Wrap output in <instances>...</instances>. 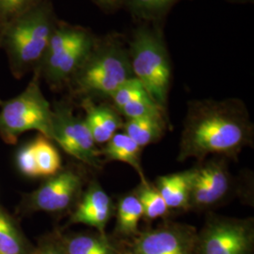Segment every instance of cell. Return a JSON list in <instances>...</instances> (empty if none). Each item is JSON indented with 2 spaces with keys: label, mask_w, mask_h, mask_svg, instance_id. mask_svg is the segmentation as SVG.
<instances>
[{
  "label": "cell",
  "mask_w": 254,
  "mask_h": 254,
  "mask_svg": "<svg viewBox=\"0 0 254 254\" xmlns=\"http://www.w3.org/2000/svg\"><path fill=\"white\" fill-rule=\"evenodd\" d=\"M66 254L64 253V251H62V250H60L59 248H57V247H54V246H48V247H46L44 250H43V252H42V254Z\"/></svg>",
  "instance_id": "cell-28"
},
{
  "label": "cell",
  "mask_w": 254,
  "mask_h": 254,
  "mask_svg": "<svg viewBox=\"0 0 254 254\" xmlns=\"http://www.w3.org/2000/svg\"><path fill=\"white\" fill-rule=\"evenodd\" d=\"M40 74L34 76L25 91L2 105L0 110V137L13 144L18 136L36 130L53 140V109L40 87Z\"/></svg>",
  "instance_id": "cell-6"
},
{
  "label": "cell",
  "mask_w": 254,
  "mask_h": 254,
  "mask_svg": "<svg viewBox=\"0 0 254 254\" xmlns=\"http://www.w3.org/2000/svg\"><path fill=\"white\" fill-rule=\"evenodd\" d=\"M82 178L73 170L61 171L50 176L30 197V206L34 210L49 213L68 208L81 190Z\"/></svg>",
  "instance_id": "cell-11"
},
{
  "label": "cell",
  "mask_w": 254,
  "mask_h": 254,
  "mask_svg": "<svg viewBox=\"0 0 254 254\" xmlns=\"http://www.w3.org/2000/svg\"><path fill=\"white\" fill-rule=\"evenodd\" d=\"M145 96L149 95L147 94L142 84L138 81L136 77H132L124 84H122L118 89L109 96V98L113 102L114 108L119 109L132 101L137 100Z\"/></svg>",
  "instance_id": "cell-23"
},
{
  "label": "cell",
  "mask_w": 254,
  "mask_h": 254,
  "mask_svg": "<svg viewBox=\"0 0 254 254\" xmlns=\"http://www.w3.org/2000/svg\"><path fill=\"white\" fill-rule=\"evenodd\" d=\"M192 171L157 177L154 185L170 209L188 210Z\"/></svg>",
  "instance_id": "cell-15"
},
{
  "label": "cell",
  "mask_w": 254,
  "mask_h": 254,
  "mask_svg": "<svg viewBox=\"0 0 254 254\" xmlns=\"http://www.w3.org/2000/svg\"><path fill=\"white\" fill-rule=\"evenodd\" d=\"M0 215H1V214H0Z\"/></svg>",
  "instance_id": "cell-29"
},
{
  "label": "cell",
  "mask_w": 254,
  "mask_h": 254,
  "mask_svg": "<svg viewBox=\"0 0 254 254\" xmlns=\"http://www.w3.org/2000/svg\"><path fill=\"white\" fill-rule=\"evenodd\" d=\"M81 107L85 111L84 121L96 144L107 143L119 129H123V119L114 107L95 104L91 98H83Z\"/></svg>",
  "instance_id": "cell-13"
},
{
  "label": "cell",
  "mask_w": 254,
  "mask_h": 254,
  "mask_svg": "<svg viewBox=\"0 0 254 254\" xmlns=\"http://www.w3.org/2000/svg\"><path fill=\"white\" fill-rule=\"evenodd\" d=\"M17 166L20 172L27 177H40L31 142L20 149L17 154Z\"/></svg>",
  "instance_id": "cell-26"
},
{
  "label": "cell",
  "mask_w": 254,
  "mask_h": 254,
  "mask_svg": "<svg viewBox=\"0 0 254 254\" xmlns=\"http://www.w3.org/2000/svg\"><path fill=\"white\" fill-rule=\"evenodd\" d=\"M134 77L129 52L117 41L95 43L69 82L73 91L84 95L110 96L119 87Z\"/></svg>",
  "instance_id": "cell-3"
},
{
  "label": "cell",
  "mask_w": 254,
  "mask_h": 254,
  "mask_svg": "<svg viewBox=\"0 0 254 254\" xmlns=\"http://www.w3.org/2000/svg\"><path fill=\"white\" fill-rule=\"evenodd\" d=\"M53 109V140L72 155L91 168L102 167L101 152L84 119L73 114V108L65 102L57 103Z\"/></svg>",
  "instance_id": "cell-8"
},
{
  "label": "cell",
  "mask_w": 254,
  "mask_h": 254,
  "mask_svg": "<svg viewBox=\"0 0 254 254\" xmlns=\"http://www.w3.org/2000/svg\"><path fill=\"white\" fill-rule=\"evenodd\" d=\"M143 218L142 206L134 193L121 198L116 209V233L124 237L137 236L138 224Z\"/></svg>",
  "instance_id": "cell-16"
},
{
  "label": "cell",
  "mask_w": 254,
  "mask_h": 254,
  "mask_svg": "<svg viewBox=\"0 0 254 254\" xmlns=\"http://www.w3.org/2000/svg\"><path fill=\"white\" fill-rule=\"evenodd\" d=\"M97 5L104 8H114L121 5L126 0H93Z\"/></svg>",
  "instance_id": "cell-27"
},
{
  "label": "cell",
  "mask_w": 254,
  "mask_h": 254,
  "mask_svg": "<svg viewBox=\"0 0 254 254\" xmlns=\"http://www.w3.org/2000/svg\"><path fill=\"white\" fill-rule=\"evenodd\" d=\"M124 133L130 136L140 148L153 144L163 136L165 119L144 118L127 120Z\"/></svg>",
  "instance_id": "cell-17"
},
{
  "label": "cell",
  "mask_w": 254,
  "mask_h": 254,
  "mask_svg": "<svg viewBox=\"0 0 254 254\" xmlns=\"http://www.w3.org/2000/svg\"><path fill=\"white\" fill-rule=\"evenodd\" d=\"M133 254H199L196 229L179 222H165L136 236Z\"/></svg>",
  "instance_id": "cell-10"
},
{
  "label": "cell",
  "mask_w": 254,
  "mask_h": 254,
  "mask_svg": "<svg viewBox=\"0 0 254 254\" xmlns=\"http://www.w3.org/2000/svg\"><path fill=\"white\" fill-rule=\"evenodd\" d=\"M188 210H207L222 202L233 187L226 158L213 157L191 169Z\"/></svg>",
  "instance_id": "cell-9"
},
{
  "label": "cell",
  "mask_w": 254,
  "mask_h": 254,
  "mask_svg": "<svg viewBox=\"0 0 254 254\" xmlns=\"http://www.w3.org/2000/svg\"><path fill=\"white\" fill-rule=\"evenodd\" d=\"M128 52L134 77L142 84L149 97L166 111L172 66L163 38L150 27H139Z\"/></svg>",
  "instance_id": "cell-4"
},
{
  "label": "cell",
  "mask_w": 254,
  "mask_h": 254,
  "mask_svg": "<svg viewBox=\"0 0 254 254\" xmlns=\"http://www.w3.org/2000/svg\"><path fill=\"white\" fill-rule=\"evenodd\" d=\"M40 177H50L62 171V159L51 140L39 135L31 141Z\"/></svg>",
  "instance_id": "cell-18"
},
{
  "label": "cell",
  "mask_w": 254,
  "mask_h": 254,
  "mask_svg": "<svg viewBox=\"0 0 254 254\" xmlns=\"http://www.w3.org/2000/svg\"><path fill=\"white\" fill-rule=\"evenodd\" d=\"M119 113L127 120L144 118L165 119L166 111L157 106L149 96L132 101L117 109Z\"/></svg>",
  "instance_id": "cell-21"
},
{
  "label": "cell",
  "mask_w": 254,
  "mask_h": 254,
  "mask_svg": "<svg viewBox=\"0 0 254 254\" xmlns=\"http://www.w3.org/2000/svg\"><path fill=\"white\" fill-rule=\"evenodd\" d=\"M96 40L91 31L59 21L38 71L52 88H59L70 81Z\"/></svg>",
  "instance_id": "cell-5"
},
{
  "label": "cell",
  "mask_w": 254,
  "mask_h": 254,
  "mask_svg": "<svg viewBox=\"0 0 254 254\" xmlns=\"http://www.w3.org/2000/svg\"><path fill=\"white\" fill-rule=\"evenodd\" d=\"M254 242L253 218L212 216L198 233L199 254H251Z\"/></svg>",
  "instance_id": "cell-7"
},
{
  "label": "cell",
  "mask_w": 254,
  "mask_h": 254,
  "mask_svg": "<svg viewBox=\"0 0 254 254\" xmlns=\"http://www.w3.org/2000/svg\"><path fill=\"white\" fill-rule=\"evenodd\" d=\"M132 12L143 19L159 18L180 0H126Z\"/></svg>",
  "instance_id": "cell-22"
},
{
  "label": "cell",
  "mask_w": 254,
  "mask_h": 254,
  "mask_svg": "<svg viewBox=\"0 0 254 254\" xmlns=\"http://www.w3.org/2000/svg\"><path fill=\"white\" fill-rule=\"evenodd\" d=\"M134 194L142 206L143 218L147 220L163 218L169 214L170 208L154 184L141 181Z\"/></svg>",
  "instance_id": "cell-20"
},
{
  "label": "cell",
  "mask_w": 254,
  "mask_h": 254,
  "mask_svg": "<svg viewBox=\"0 0 254 254\" xmlns=\"http://www.w3.org/2000/svg\"><path fill=\"white\" fill-rule=\"evenodd\" d=\"M141 149L126 133H116L106 143L101 155L107 161H119L131 166L139 175L140 180L146 181L141 165Z\"/></svg>",
  "instance_id": "cell-14"
},
{
  "label": "cell",
  "mask_w": 254,
  "mask_h": 254,
  "mask_svg": "<svg viewBox=\"0 0 254 254\" xmlns=\"http://www.w3.org/2000/svg\"><path fill=\"white\" fill-rule=\"evenodd\" d=\"M42 1L44 0H0V31Z\"/></svg>",
  "instance_id": "cell-25"
},
{
  "label": "cell",
  "mask_w": 254,
  "mask_h": 254,
  "mask_svg": "<svg viewBox=\"0 0 254 254\" xmlns=\"http://www.w3.org/2000/svg\"><path fill=\"white\" fill-rule=\"evenodd\" d=\"M58 22L51 0H44L1 29L0 48L15 78L40 65Z\"/></svg>",
  "instance_id": "cell-2"
},
{
  "label": "cell",
  "mask_w": 254,
  "mask_h": 254,
  "mask_svg": "<svg viewBox=\"0 0 254 254\" xmlns=\"http://www.w3.org/2000/svg\"><path fill=\"white\" fill-rule=\"evenodd\" d=\"M0 254H25L15 229L2 215H0Z\"/></svg>",
  "instance_id": "cell-24"
},
{
  "label": "cell",
  "mask_w": 254,
  "mask_h": 254,
  "mask_svg": "<svg viewBox=\"0 0 254 254\" xmlns=\"http://www.w3.org/2000/svg\"><path fill=\"white\" fill-rule=\"evenodd\" d=\"M113 213V203L109 194L96 182L91 183L83 199L71 217L72 223L95 228L105 235V229Z\"/></svg>",
  "instance_id": "cell-12"
},
{
  "label": "cell",
  "mask_w": 254,
  "mask_h": 254,
  "mask_svg": "<svg viewBox=\"0 0 254 254\" xmlns=\"http://www.w3.org/2000/svg\"><path fill=\"white\" fill-rule=\"evenodd\" d=\"M66 254H118L116 247L106 235H80L68 239L65 244Z\"/></svg>",
  "instance_id": "cell-19"
},
{
  "label": "cell",
  "mask_w": 254,
  "mask_h": 254,
  "mask_svg": "<svg viewBox=\"0 0 254 254\" xmlns=\"http://www.w3.org/2000/svg\"><path fill=\"white\" fill-rule=\"evenodd\" d=\"M254 125L242 101H193L184 121L177 160L200 162L210 155L236 158L254 144Z\"/></svg>",
  "instance_id": "cell-1"
}]
</instances>
